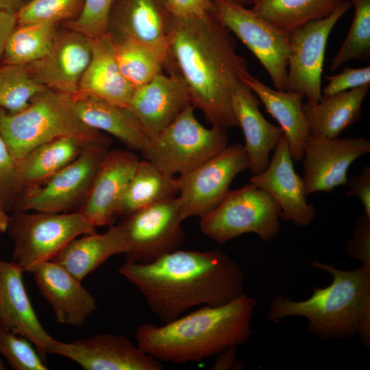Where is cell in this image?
<instances>
[{
	"label": "cell",
	"mask_w": 370,
	"mask_h": 370,
	"mask_svg": "<svg viewBox=\"0 0 370 370\" xmlns=\"http://www.w3.org/2000/svg\"><path fill=\"white\" fill-rule=\"evenodd\" d=\"M230 32L214 13L172 16L164 65L182 79L195 108L212 126L225 130L238 127L232 97L250 75Z\"/></svg>",
	"instance_id": "6da1fadb"
},
{
	"label": "cell",
	"mask_w": 370,
	"mask_h": 370,
	"mask_svg": "<svg viewBox=\"0 0 370 370\" xmlns=\"http://www.w3.org/2000/svg\"><path fill=\"white\" fill-rule=\"evenodd\" d=\"M119 271L164 323L194 306H220L244 293L241 267L219 249H177L148 264L125 261Z\"/></svg>",
	"instance_id": "7a4b0ae2"
},
{
	"label": "cell",
	"mask_w": 370,
	"mask_h": 370,
	"mask_svg": "<svg viewBox=\"0 0 370 370\" xmlns=\"http://www.w3.org/2000/svg\"><path fill=\"white\" fill-rule=\"evenodd\" d=\"M256 302L243 293L216 306L204 307L158 326L150 323L136 330L137 345L160 362H198L237 347L249 339Z\"/></svg>",
	"instance_id": "3957f363"
},
{
	"label": "cell",
	"mask_w": 370,
	"mask_h": 370,
	"mask_svg": "<svg viewBox=\"0 0 370 370\" xmlns=\"http://www.w3.org/2000/svg\"><path fill=\"white\" fill-rule=\"evenodd\" d=\"M311 264L331 274V284L314 288L305 300L275 297L267 319L278 322L287 317H301L308 320V332L321 339L345 338L358 334L369 347L370 269L361 266L344 271L319 260Z\"/></svg>",
	"instance_id": "277c9868"
},
{
	"label": "cell",
	"mask_w": 370,
	"mask_h": 370,
	"mask_svg": "<svg viewBox=\"0 0 370 370\" xmlns=\"http://www.w3.org/2000/svg\"><path fill=\"white\" fill-rule=\"evenodd\" d=\"M0 136L17 162L35 147L62 137L86 145H110L111 139L85 125L67 95L45 88L16 113L0 108Z\"/></svg>",
	"instance_id": "5b68a950"
},
{
	"label": "cell",
	"mask_w": 370,
	"mask_h": 370,
	"mask_svg": "<svg viewBox=\"0 0 370 370\" xmlns=\"http://www.w3.org/2000/svg\"><path fill=\"white\" fill-rule=\"evenodd\" d=\"M6 232L14 244L11 262L29 273L38 264L52 260L73 239L96 231L78 210L12 211Z\"/></svg>",
	"instance_id": "8992f818"
},
{
	"label": "cell",
	"mask_w": 370,
	"mask_h": 370,
	"mask_svg": "<svg viewBox=\"0 0 370 370\" xmlns=\"http://www.w3.org/2000/svg\"><path fill=\"white\" fill-rule=\"evenodd\" d=\"M190 104L142 151L145 160L163 174L184 175L228 145L227 130L204 127Z\"/></svg>",
	"instance_id": "52a82bcc"
},
{
	"label": "cell",
	"mask_w": 370,
	"mask_h": 370,
	"mask_svg": "<svg viewBox=\"0 0 370 370\" xmlns=\"http://www.w3.org/2000/svg\"><path fill=\"white\" fill-rule=\"evenodd\" d=\"M281 210L264 190L249 183L229 190L221 203L200 218L201 231L218 243L246 233H253L264 242L280 230Z\"/></svg>",
	"instance_id": "ba28073f"
},
{
	"label": "cell",
	"mask_w": 370,
	"mask_h": 370,
	"mask_svg": "<svg viewBox=\"0 0 370 370\" xmlns=\"http://www.w3.org/2000/svg\"><path fill=\"white\" fill-rule=\"evenodd\" d=\"M177 197L138 210L117 224L126 261L148 264L178 249L185 236Z\"/></svg>",
	"instance_id": "9c48e42d"
},
{
	"label": "cell",
	"mask_w": 370,
	"mask_h": 370,
	"mask_svg": "<svg viewBox=\"0 0 370 370\" xmlns=\"http://www.w3.org/2000/svg\"><path fill=\"white\" fill-rule=\"evenodd\" d=\"M109 145H86L79 155L40 186L19 194L13 210L74 212L84 203Z\"/></svg>",
	"instance_id": "30bf717a"
},
{
	"label": "cell",
	"mask_w": 370,
	"mask_h": 370,
	"mask_svg": "<svg viewBox=\"0 0 370 370\" xmlns=\"http://www.w3.org/2000/svg\"><path fill=\"white\" fill-rule=\"evenodd\" d=\"M247 169L249 159L245 146L236 143L180 175L177 198L182 221L195 216L201 218L213 210L230 190L234 178Z\"/></svg>",
	"instance_id": "8fae6325"
},
{
	"label": "cell",
	"mask_w": 370,
	"mask_h": 370,
	"mask_svg": "<svg viewBox=\"0 0 370 370\" xmlns=\"http://www.w3.org/2000/svg\"><path fill=\"white\" fill-rule=\"evenodd\" d=\"M214 16L254 53L276 90H285L290 34L278 28L245 6L213 1Z\"/></svg>",
	"instance_id": "7c38bea8"
},
{
	"label": "cell",
	"mask_w": 370,
	"mask_h": 370,
	"mask_svg": "<svg viewBox=\"0 0 370 370\" xmlns=\"http://www.w3.org/2000/svg\"><path fill=\"white\" fill-rule=\"evenodd\" d=\"M352 6L342 0L328 16L309 21L290 33L285 90L301 94L317 103L322 98L321 75L328 39L332 29Z\"/></svg>",
	"instance_id": "4fadbf2b"
},
{
	"label": "cell",
	"mask_w": 370,
	"mask_h": 370,
	"mask_svg": "<svg viewBox=\"0 0 370 370\" xmlns=\"http://www.w3.org/2000/svg\"><path fill=\"white\" fill-rule=\"evenodd\" d=\"M370 152L365 137L322 138L308 135L304 146V177L306 195L331 192L347 182L352 163Z\"/></svg>",
	"instance_id": "5bb4252c"
},
{
	"label": "cell",
	"mask_w": 370,
	"mask_h": 370,
	"mask_svg": "<svg viewBox=\"0 0 370 370\" xmlns=\"http://www.w3.org/2000/svg\"><path fill=\"white\" fill-rule=\"evenodd\" d=\"M69 358L84 370H162L159 360L123 335L99 334L88 338L61 342L55 338L47 349Z\"/></svg>",
	"instance_id": "9a60e30c"
},
{
	"label": "cell",
	"mask_w": 370,
	"mask_h": 370,
	"mask_svg": "<svg viewBox=\"0 0 370 370\" xmlns=\"http://www.w3.org/2000/svg\"><path fill=\"white\" fill-rule=\"evenodd\" d=\"M91 55L90 38L62 26L58 29L47 53L26 66L39 84L71 96L79 92V83Z\"/></svg>",
	"instance_id": "2e32d148"
},
{
	"label": "cell",
	"mask_w": 370,
	"mask_h": 370,
	"mask_svg": "<svg viewBox=\"0 0 370 370\" xmlns=\"http://www.w3.org/2000/svg\"><path fill=\"white\" fill-rule=\"evenodd\" d=\"M273 151L267 168L252 175L249 183L276 201L281 210V219L299 227L308 226L314 218L315 208L307 201L303 179L295 171L284 134Z\"/></svg>",
	"instance_id": "e0dca14e"
},
{
	"label": "cell",
	"mask_w": 370,
	"mask_h": 370,
	"mask_svg": "<svg viewBox=\"0 0 370 370\" xmlns=\"http://www.w3.org/2000/svg\"><path fill=\"white\" fill-rule=\"evenodd\" d=\"M171 18L166 0H113L107 33L115 43L134 42L168 52Z\"/></svg>",
	"instance_id": "ac0fdd59"
},
{
	"label": "cell",
	"mask_w": 370,
	"mask_h": 370,
	"mask_svg": "<svg viewBox=\"0 0 370 370\" xmlns=\"http://www.w3.org/2000/svg\"><path fill=\"white\" fill-rule=\"evenodd\" d=\"M138 162L137 156L130 150H108L106 153L78 210L91 225L114 224L119 204Z\"/></svg>",
	"instance_id": "d6986e66"
},
{
	"label": "cell",
	"mask_w": 370,
	"mask_h": 370,
	"mask_svg": "<svg viewBox=\"0 0 370 370\" xmlns=\"http://www.w3.org/2000/svg\"><path fill=\"white\" fill-rule=\"evenodd\" d=\"M190 104L189 94L182 79L162 72L135 88L128 108L152 141Z\"/></svg>",
	"instance_id": "ffe728a7"
},
{
	"label": "cell",
	"mask_w": 370,
	"mask_h": 370,
	"mask_svg": "<svg viewBox=\"0 0 370 370\" xmlns=\"http://www.w3.org/2000/svg\"><path fill=\"white\" fill-rule=\"evenodd\" d=\"M29 273L60 324L81 326L97 309L93 296L57 262H44Z\"/></svg>",
	"instance_id": "44dd1931"
},
{
	"label": "cell",
	"mask_w": 370,
	"mask_h": 370,
	"mask_svg": "<svg viewBox=\"0 0 370 370\" xmlns=\"http://www.w3.org/2000/svg\"><path fill=\"white\" fill-rule=\"evenodd\" d=\"M22 271L0 258V327L30 341L46 361L53 338L40 323L27 294Z\"/></svg>",
	"instance_id": "7402d4cb"
},
{
	"label": "cell",
	"mask_w": 370,
	"mask_h": 370,
	"mask_svg": "<svg viewBox=\"0 0 370 370\" xmlns=\"http://www.w3.org/2000/svg\"><path fill=\"white\" fill-rule=\"evenodd\" d=\"M90 41L91 59L81 79L79 92L128 107L135 88L121 72L114 40L106 33Z\"/></svg>",
	"instance_id": "603a6c76"
},
{
	"label": "cell",
	"mask_w": 370,
	"mask_h": 370,
	"mask_svg": "<svg viewBox=\"0 0 370 370\" xmlns=\"http://www.w3.org/2000/svg\"><path fill=\"white\" fill-rule=\"evenodd\" d=\"M68 97L78 117L89 127L108 132L131 150L142 151L150 145L151 139L128 107L79 92Z\"/></svg>",
	"instance_id": "cb8c5ba5"
},
{
	"label": "cell",
	"mask_w": 370,
	"mask_h": 370,
	"mask_svg": "<svg viewBox=\"0 0 370 370\" xmlns=\"http://www.w3.org/2000/svg\"><path fill=\"white\" fill-rule=\"evenodd\" d=\"M260 100L245 84L232 97V107L238 127L243 132L245 148L251 175L258 174L268 166L271 151L282 136L283 131L269 122L260 111Z\"/></svg>",
	"instance_id": "d4e9b609"
},
{
	"label": "cell",
	"mask_w": 370,
	"mask_h": 370,
	"mask_svg": "<svg viewBox=\"0 0 370 370\" xmlns=\"http://www.w3.org/2000/svg\"><path fill=\"white\" fill-rule=\"evenodd\" d=\"M244 82L262 103L266 111L278 122L293 162H300L309 135V126L303 110L304 96L297 92L273 89L251 75Z\"/></svg>",
	"instance_id": "484cf974"
},
{
	"label": "cell",
	"mask_w": 370,
	"mask_h": 370,
	"mask_svg": "<svg viewBox=\"0 0 370 370\" xmlns=\"http://www.w3.org/2000/svg\"><path fill=\"white\" fill-rule=\"evenodd\" d=\"M370 84L325 96L317 103H303L309 134L322 138H336L362 117V105Z\"/></svg>",
	"instance_id": "4316f807"
},
{
	"label": "cell",
	"mask_w": 370,
	"mask_h": 370,
	"mask_svg": "<svg viewBox=\"0 0 370 370\" xmlns=\"http://www.w3.org/2000/svg\"><path fill=\"white\" fill-rule=\"evenodd\" d=\"M86 145L75 138L62 137L31 150L16 162L17 196L44 184L75 159Z\"/></svg>",
	"instance_id": "83f0119b"
},
{
	"label": "cell",
	"mask_w": 370,
	"mask_h": 370,
	"mask_svg": "<svg viewBox=\"0 0 370 370\" xmlns=\"http://www.w3.org/2000/svg\"><path fill=\"white\" fill-rule=\"evenodd\" d=\"M124 245L118 225L103 234H84L71 241L52 260L81 282L112 256L123 254Z\"/></svg>",
	"instance_id": "f1b7e54d"
},
{
	"label": "cell",
	"mask_w": 370,
	"mask_h": 370,
	"mask_svg": "<svg viewBox=\"0 0 370 370\" xmlns=\"http://www.w3.org/2000/svg\"><path fill=\"white\" fill-rule=\"evenodd\" d=\"M179 192L177 177L163 174L147 160L138 162L119 204L117 217L175 197Z\"/></svg>",
	"instance_id": "f546056e"
},
{
	"label": "cell",
	"mask_w": 370,
	"mask_h": 370,
	"mask_svg": "<svg viewBox=\"0 0 370 370\" xmlns=\"http://www.w3.org/2000/svg\"><path fill=\"white\" fill-rule=\"evenodd\" d=\"M342 0H258L256 14L290 34L305 23L330 15Z\"/></svg>",
	"instance_id": "4dcf8cb0"
},
{
	"label": "cell",
	"mask_w": 370,
	"mask_h": 370,
	"mask_svg": "<svg viewBox=\"0 0 370 370\" xmlns=\"http://www.w3.org/2000/svg\"><path fill=\"white\" fill-rule=\"evenodd\" d=\"M59 26L54 22L16 25L5 45V63L27 65L40 59L49 51Z\"/></svg>",
	"instance_id": "1f68e13d"
},
{
	"label": "cell",
	"mask_w": 370,
	"mask_h": 370,
	"mask_svg": "<svg viewBox=\"0 0 370 370\" xmlns=\"http://www.w3.org/2000/svg\"><path fill=\"white\" fill-rule=\"evenodd\" d=\"M115 44L121 72L134 88L162 73L168 52L130 41Z\"/></svg>",
	"instance_id": "d6a6232c"
},
{
	"label": "cell",
	"mask_w": 370,
	"mask_h": 370,
	"mask_svg": "<svg viewBox=\"0 0 370 370\" xmlns=\"http://www.w3.org/2000/svg\"><path fill=\"white\" fill-rule=\"evenodd\" d=\"M45 88L33 78L26 65L5 64L0 67V108L10 113L22 111Z\"/></svg>",
	"instance_id": "836d02e7"
},
{
	"label": "cell",
	"mask_w": 370,
	"mask_h": 370,
	"mask_svg": "<svg viewBox=\"0 0 370 370\" xmlns=\"http://www.w3.org/2000/svg\"><path fill=\"white\" fill-rule=\"evenodd\" d=\"M354 16L349 32L331 62L333 72L351 60H370V0H352Z\"/></svg>",
	"instance_id": "e575fe53"
},
{
	"label": "cell",
	"mask_w": 370,
	"mask_h": 370,
	"mask_svg": "<svg viewBox=\"0 0 370 370\" xmlns=\"http://www.w3.org/2000/svg\"><path fill=\"white\" fill-rule=\"evenodd\" d=\"M84 3V0H29L15 14L16 25L71 21L80 15Z\"/></svg>",
	"instance_id": "d590c367"
},
{
	"label": "cell",
	"mask_w": 370,
	"mask_h": 370,
	"mask_svg": "<svg viewBox=\"0 0 370 370\" xmlns=\"http://www.w3.org/2000/svg\"><path fill=\"white\" fill-rule=\"evenodd\" d=\"M32 343L0 327V354L15 370H47L45 361Z\"/></svg>",
	"instance_id": "8d00e7d4"
},
{
	"label": "cell",
	"mask_w": 370,
	"mask_h": 370,
	"mask_svg": "<svg viewBox=\"0 0 370 370\" xmlns=\"http://www.w3.org/2000/svg\"><path fill=\"white\" fill-rule=\"evenodd\" d=\"M113 0H84L83 10L75 20L62 26L75 30L89 38L107 33L109 12Z\"/></svg>",
	"instance_id": "74e56055"
},
{
	"label": "cell",
	"mask_w": 370,
	"mask_h": 370,
	"mask_svg": "<svg viewBox=\"0 0 370 370\" xmlns=\"http://www.w3.org/2000/svg\"><path fill=\"white\" fill-rule=\"evenodd\" d=\"M16 162L0 136V208L7 212L13 210L17 197Z\"/></svg>",
	"instance_id": "f35d334b"
},
{
	"label": "cell",
	"mask_w": 370,
	"mask_h": 370,
	"mask_svg": "<svg viewBox=\"0 0 370 370\" xmlns=\"http://www.w3.org/2000/svg\"><path fill=\"white\" fill-rule=\"evenodd\" d=\"M328 84L321 89L323 97L356 88L370 84V66L362 68L344 67L338 74L325 77Z\"/></svg>",
	"instance_id": "ab89813d"
},
{
	"label": "cell",
	"mask_w": 370,
	"mask_h": 370,
	"mask_svg": "<svg viewBox=\"0 0 370 370\" xmlns=\"http://www.w3.org/2000/svg\"><path fill=\"white\" fill-rule=\"evenodd\" d=\"M346 251L350 257L360 260L361 266L370 269V217L365 214L357 217Z\"/></svg>",
	"instance_id": "60d3db41"
},
{
	"label": "cell",
	"mask_w": 370,
	"mask_h": 370,
	"mask_svg": "<svg viewBox=\"0 0 370 370\" xmlns=\"http://www.w3.org/2000/svg\"><path fill=\"white\" fill-rule=\"evenodd\" d=\"M347 197H356L363 207V214L370 217V166H366L347 180Z\"/></svg>",
	"instance_id": "b9f144b4"
},
{
	"label": "cell",
	"mask_w": 370,
	"mask_h": 370,
	"mask_svg": "<svg viewBox=\"0 0 370 370\" xmlns=\"http://www.w3.org/2000/svg\"><path fill=\"white\" fill-rule=\"evenodd\" d=\"M172 16H204L214 11L212 0H166Z\"/></svg>",
	"instance_id": "7bdbcfd3"
},
{
	"label": "cell",
	"mask_w": 370,
	"mask_h": 370,
	"mask_svg": "<svg viewBox=\"0 0 370 370\" xmlns=\"http://www.w3.org/2000/svg\"><path fill=\"white\" fill-rule=\"evenodd\" d=\"M16 26V14L0 10V58L3 54L8 38Z\"/></svg>",
	"instance_id": "ee69618b"
},
{
	"label": "cell",
	"mask_w": 370,
	"mask_h": 370,
	"mask_svg": "<svg viewBox=\"0 0 370 370\" xmlns=\"http://www.w3.org/2000/svg\"><path fill=\"white\" fill-rule=\"evenodd\" d=\"M240 362L236 360V347H228L217 354L212 366L214 370L241 369Z\"/></svg>",
	"instance_id": "f6af8a7d"
},
{
	"label": "cell",
	"mask_w": 370,
	"mask_h": 370,
	"mask_svg": "<svg viewBox=\"0 0 370 370\" xmlns=\"http://www.w3.org/2000/svg\"><path fill=\"white\" fill-rule=\"evenodd\" d=\"M24 3V0H0V10L16 14Z\"/></svg>",
	"instance_id": "bcb514c9"
},
{
	"label": "cell",
	"mask_w": 370,
	"mask_h": 370,
	"mask_svg": "<svg viewBox=\"0 0 370 370\" xmlns=\"http://www.w3.org/2000/svg\"><path fill=\"white\" fill-rule=\"evenodd\" d=\"M9 219L10 215L8 214V212L0 208V234L6 232Z\"/></svg>",
	"instance_id": "7dc6e473"
},
{
	"label": "cell",
	"mask_w": 370,
	"mask_h": 370,
	"mask_svg": "<svg viewBox=\"0 0 370 370\" xmlns=\"http://www.w3.org/2000/svg\"><path fill=\"white\" fill-rule=\"evenodd\" d=\"M212 1H224L232 3L241 5L243 6L253 5L258 0H212Z\"/></svg>",
	"instance_id": "c3c4849f"
},
{
	"label": "cell",
	"mask_w": 370,
	"mask_h": 370,
	"mask_svg": "<svg viewBox=\"0 0 370 370\" xmlns=\"http://www.w3.org/2000/svg\"><path fill=\"white\" fill-rule=\"evenodd\" d=\"M6 369L5 365L3 364L2 360L0 359V370H5Z\"/></svg>",
	"instance_id": "681fc988"
},
{
	"label": "cell",
	"mask_w": 370,
	"mask_h": 370,
	"mask_svg": "<svg viewBox=\"0 0 370 370\" xmlns=\"http://www.w3.org/2000/svg\"><path fill=\"white\" fill-rule=\"evenodd\" d=\"M25 1V0H24Z\"/></svg>",
	"instance_id": "f907efd6"
}]
</instances>
